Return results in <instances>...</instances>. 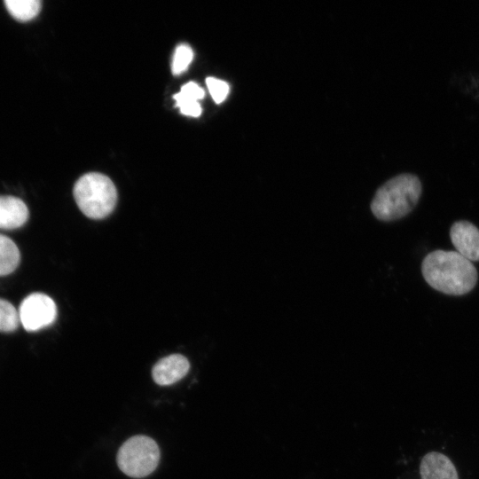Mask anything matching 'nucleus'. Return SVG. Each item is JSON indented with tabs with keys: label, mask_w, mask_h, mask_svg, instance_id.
<instances>
[{
	"label": "nucleus",
	"mask_w": 479,
	"mask_h": 479,
	"mask_svg": "<svg viewBox=\"0 0 479 479\" xmlns=\"http://www.w3.org/2000/svg\"><path fill=\"white\" fill-rule=\"evenodd\" d=\"M206 84L216 104L222 103L226 98L230 90L229 84L226 82L215 77H208Z\"/></svg>",
	"instance_id": "nucleus-15"
},
{
	"label": "nucleus",
	"mask_w": 479,
	"mask_h": 479,
	"mask_svg": "<svg viewBox=\"0 0 479 479\" xmlns=\"http://www.w3.org/2000/svg\"><path fill=\"white\" fill-rule=\"evenodd\" d=\"M420 472L421 479H459L451 459L436 452H429L422 458Z\"/></svg>",
	"instance_id": "nucleus-8"
},
{
	"label": "nucleus",
	"mask_w": 479,
	"mask_h": 479,
	"mask_svg": "<svg viewBox=\"0 0 479 479\" xmlns=\"http://www.w3.org/2000/svg\"><path fill=\"white\" fill-rule=\"evenodd\" d=\"M190 369L188 359L180 354H172L160 359L152 370L153 381L168 386L184 378Z\"/></svg>",
	"instance_id": "nucleus-7"
},
{
	"label": "nucleus",
	"mask_w": 479,
	"mask_h": 479,
	"mask_svg": "<svg viewBox=\"0 0 479 479\" xmlns=\"http://www.w3.org/2000/svg\"><path fill=\"white\" fill-rule=\"evenodd\" d=\"M176 100V106L179 108L180 112L188 116L198 117L201 114V107L198 100L188 97L179 91L174 95Z\"/></svg>",
	"instance_id": "nucleus-14"
},
{
	"label": "nucleus",
	"mask_w": 479,
	"mask_h": 479,
	"mask_svg": "<svg viewBox=\"0 0 479 479\" xmlns=\"http://www.w3.org/2000/svg\"><path fill=\"white\" fill-rule=\"evenodd\" d=\"M4 4L10 14L21 21L34 19L41 10L38 0H6Z\"/></svg>",
	"instance_id": "nucleus-11"
},
{
	"label": "nucleus",
	"mask_w": 479,
	"mask_h": 479,
	"mask_svg": "<svg viewBox=\"0 0 479 479\" xmlns=\"http://www.w3.org/2000/svg\"><path fill=\"white\" fill-rule=\"evenodd\" d=\"M27 218V207L20 199L10 195L0 196V229L19 228Z\"/></svg>",
	"instance_id": "nucleus-9"
},
{
	"label": "nucleus",
	"mask_w": 479,
	"mask_h": 479,
	"mask_svg": "<svg viewBox=\"0 0 479 479\" xmlns=\"http://www.w3.org/2000/svg\"><path fill=\"white\" fill-rule=\"evenodd\" d=\"M421 272L431 287L450 295L467 294L477 282L475 265L457 251L438 249L428 254Z\"/></svg>",
	"instance_id": "nucleus-1"
},
{
	"label": "nucleus",
	"mask_w": 479,
	"mask_h": 479,
	"mask_svg": "<svg viewBox=\"0 0 479 479\" xmlns=\"http://www.w3.org/2000/svg\"><path fill=\"white\" fill-rule=\"evenodd\" d=\"M20 255L16 244L0 234V276L8 275L19 265Z\"/></svg>",
	"instance_id": "nucleus-10"
},
{
	"label": "nucleus",
	"mask_w": 479,
	"mask_h": 479,
	"mask_svg": "<svg viewBox=\"0 0 479 479\" xmlns=\"http://www.w3.org/2000/svg\"><path fill=\"white\" fill-rule=\"evenodd\" d=\"M180 91L196 100L201 99L205 94L203 89L193 82L183 85Z\"/></svg>",
	"instance_id": "nucleus-16"
},
{
	"label": "nucleus",
	"mask_w": 479,
	"mask_h": 479,
	"mask_svg": "<svg viewBox=\"0 0 479 479\" xmlns=\"http://www.w3.org/2000/svg\"><path fill=\"white\" fill-rule=\"evenodd\" d=\"M19 316L23 327L28 332H35L53 323L57 307L50 296L34 293L20 303Z\"/></svg>",
	"instance_id": "nucleus-5"
},
{
	"label": "nucleus",
	"mask_w": 479,
	"mask_h": 479,
	"mask_svg": "<svg viewBox=\"0 0 479 479\" xmlns=\"http://www.w3.org/2000/svg\"><path fill=\"white\" fill-rule=\"evenodd\" d=\"M19 311L8 301L0 298V332L10 333L20 324Z\"/></svg>",
	"instance_id": "nucleus-12"
},
{
	"label": "nucleus",
	"mask_w": 479,
	"mask_h": 479,
	"mask_svg": "<svg viewBox=\"0 0 479 479\" xmlns=\"http://www.w3.org/2000/svg\"><path fill=\"white\" fill-rule=\"evenodd\" d=\"M421 183L412 174H400L384 183L375 192L371 211L383 222L396 221L408 215L421 195Z\"/></svg>",
	"instance_id": "nucleus-2"
},
{
	"label": "nucleus",
	"mask_w": 479,
	"mask_h": 479,
	"mask_svg": "<svg viewBox=\"0 0 479 479\" xmlns=\"http://www.w3.org/2000/svg\"><path fill=\"white\" fill-rule=\"evenodd\" d=\"M450 238L456 251L470 262L479 261V229L470 222H455Z\"/></svg>",
	"instance_id": "nucleus-6"
},
{
	"label": "nucleus",
	"mask_w": 479,
	"mask_h": 479,
	"mask_svg": "<svg viewBox=\"0 0 479 479\" xmlns=\"http://www.w3.org/2000/svg\"><path fill=\"white\" fill-rule=\"evenodd\" d=\"M193 58L192 48L187 44H179L175 51L171 71L173 75L182 74L190 65Z\"/></svg>",
	"instance_id": "nucleus-13"
},
{
	"label": "nucleus",
	"mask_w": 479,
	"mask_h": 479,
	"mask_svg": "<svg viewBox=\"0 0 479 479\" xmlns=\"http://www.w3.org/2000/svg\"><path fill=\"white\" fill-rule=\"evenodd\" d=\"M159 461L158 444L153 439L142 435L129 438L117 453L120 469L134 478H142L153 473Z\"/></svg>",
	"instance_id": "nucleus-4"
},
{
	"label": "nucleus",
	"mask_w": 479,
	"mask_h": 479,
	"mask_svg": "<svg viewBox=\"0 0 479 479\" xmlns=\"http://www.w3.org/2000/svg\"><path fill=\"white\" fill-rule=\"evenodd\" d=\"M74 197L81 211L92 219L107 216L114 208L117 192L106 176L90 172L81 177L74 186Z\"/></svg>",
	"instance_id": "nucleus-3"
}]
</instances>
